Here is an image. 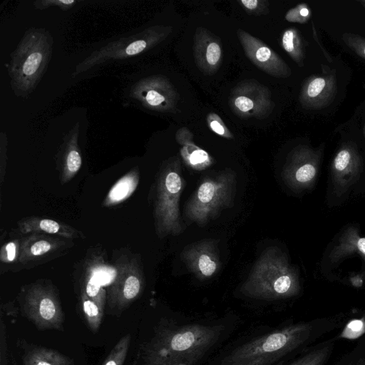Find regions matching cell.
<instances>
[{
	"mask_svg": "<svg viewBox=\"0 0 365 365\" xmlns=\"http://www.w3.org/2000/svg\"><path fill=\"white\" fill-rule=\"evenodd\" d=\"M343 317H329L287 326L232 350L220 365H271L304 348L343 324Z\"/></svg>",
	"mask_w": 365,
	"mask_h": 365,
	"instance_id": "obj_1",
	"label": "cell"
},
{
	"mask_svg": "<svg viewBox=\"0 0 365 365\" xmlns=\"http://www.w3.org/2000/svg\"><path fill=\"white\" fill-rule=\"evenodd\" d=\"M222 330L220 326L198 324L162 329L145 348L143 365H196Z\"/></svg>",
	"mask_w": 365,
	"mask_h": 365,
	"instance_id": "obj_2",
	"label": "cell"
},
{
	"mask_svg": "<svg viewBox=\"0 0 365 365\" xmlns=\"http://www.w3.org/2000/svg\"><path fill=\"white\" fill-rule=\"evenodd\" d=\"M300 291L298 270L278 247L264 251L241 287L245 295L264 299L291 298Z\"/></svg>",
	"mask_w": 365,
	"mask_h": 365,
	"instance_id": "obj_3",
	"label": "cell"
},
{
	"mask_svg": "<svg viewBox=\"0 0 365 365\" xmlns=\"http://www.w3.org/2000/svg\"><path fill=\"white\" fill-rule=\"evenodd\" d=\"M53 38L44 29L28 30L8 64L11 86L16 96L27 97L41 81L51 58Z\"/></svg>",
	"mask_w": 365,
	"mask_h": 365,
	"instance_id": "obj_4",
	"label": "cell"
},
{
	"mask_svg": "<svg viewBox=\"0 0 365 365\" xmlns=\"http://www.w3.org/2000/svg\"><path fill=\"white\" fill-rule=\"evenodd\" d=\"M236 175L224 170L205 178L184 207V216L190 222L204 226L233 203Z\"/></svg>",
	"mask_w": 365,
	"mask_h": 365,
	"instance_id": "obj_5",
	"label": "cell"
},
{
	"mask_svg": "<svg viewBox=\"0 0 365 365\" xmlns=\"http://www.w3.org/2000/svg\"><path fill=\"white\" fill-rule=\"evenodd\" d=\"M184 187L180 161L175 156L168 160L158 182L155 217L156 230L160 237L178 235L185 230L179 208Z\"/></svg>",
	"mask_w": 365,
	"mask_h": 365,
	"instance_id": "obj_6",
	"label": "cell"
},
{
	"mask_svg": "<svg viewBox=\"0 0 365 365\" xmlns=\"http://www.w3.org/2000/svg\"><path fill=\"white\" fill-rule=\"evenodd\" d=\"M171 26H155L140 33L111 42L93 52L76 67L73 76L111 59H122L138 55L163 41L172 31Z\"/></svg>",
	"mask_w": 365,
	"mask_h": 365,
	"instance_id": "obj_7",
	"label": "cell"
},
{
	"mask_svg": "<svg viewBox=\"0 0 365 365\" xmlns=\"http://www.w3.org/2000/svg\"><path fill=\"white\" fill-rule=\"evenodd\" d=\"M229 105L232 111L241 118H267L274 103L268 88L255 79L237 83L230 91Z\"/></svg>",
	"mask_w": 365,
	"mask_h": 365,
	"instance_id": "obj_8",
	"label": "cell"
},
{
	"mask_svg": "<svg viewBox=\"0 0 365 365\" xmlns=\"http://www.w3.org/2000/svg\"><path fill=\"white\" fill-rule=\"evenodd\" d=\"M322 153V148L295 147L289 153L282 174L287 186L297 191L312 187L318 178Z\"/></svg>",
	"mask_w": 365,
	"mask_h": 365,
	"instance_id": "obj_9",
	"label": "cell"
},
{
	"mask_svg": "<svg viewBox=\"0 0 365 365\" xmlns=\"http://www.w3.org/2000/svg\"><path fill=\"white\" fill-rule=\"evenodd\" d=\"M23 309L26 317L38 329H61L63 313L56 294L50 287H31L24 298Z\"/></svg>",
	"mask_w": 365,
	"mask_h": 365,
	"instance_id": "obj_10",
	"label": "cell"
},
{
	"mask_svg": "<svg viewBox=\"0 0 365 365\" xmlns=\"http://www.w3.org/2000/svg\"><path fill=\"white\" fill-rule=\"evenodd\" d=\"M361 156L354 143H343L335 153L329 168L332 191L336 197L348 194L362 173Z\"/></svg>",
	"mask_w": 365,
	"mask_h": 365,
	"instance_id": "obj_11",
	"label": "cell"
},
{
	"mask_svg": "<svg viewBox=\"0 0 365 365\" xmlns=\"http://www.w3.org/2000/svg\"><path fill=\"white\" fill-rule=\"evenodd\" d=\"M131 94L145 108L161 113L173 112L179 100L175 86L163 76L141 79L134 86Z\"/></svg>",
	"mask_w": 365,
	"mask_h": 365,
	"instance_id": "obj_12",
	"label": "cell"
},
{
	"mask_svg": "<svg viewBox=\"0 0 365 365\" xmlns=\"http://www.w3.org/2000/svg\"><path fill=\"white\" fill-rule=\"evenodd\" d=\"M143 287V277L135 263L121 264L108 290L109 308L118 312L127 308L138 297Z\"/></svg>",
	"mask_w": 365,
	"mask_h": 365,
	"instance_id": "obj_13",
	"label": "cell"
},
{
	"mask_svg": "<svg viewBox=\"0 0 365 365\" xmlns=\"http://www.w3.org/2000/svg\"><path fill=\"white\" fill-rule=\"evenodd\" d=\"M237 35L245 55L258 68L277 78L291 75V69L285 61L260 39L241 29L237 30Z\"/></svg>",
	"mask_w": 365,
	"mask_h": 365,
	"instance_id": "obj_14",
	"label": "cell"
},
{
	"mask_svg": "<svg viewBox=\"0 0 365 365\" xmlns=\"http://www.w3.org/2000/svg\"><path fill=\"white\" fill-rule=\"evenodd\" d=\"M336 92L335 71L323 69L322 73L312 75L304 81L299 100L306 109H322L331 103Z\"/></svg>",
	"mask_w": 365,
	"mask_h": 365,
	"instance_id": "obj_15",
	"label": "cell"
},
{
	"mask_svg": "<svg viewBox=\"0 0 365 365\" xmlns=\"http://www.w3.org/2000/svg\"><path fill=\"white\" fill-rule=\"evenodd\" d=\"M181 257L187 269L200 279L215 275L220 268L216 242L203 240L185 247Z\"/></svg>",
	"mask_w": 365,
	"mask_h": 365,
	"instance_id": "obj_16",
	"label": "cell"
},
{
	"mask_svg": "<svg viewBox=\"0 0 365 365\" xmlns=\"http://www.w3.org/2000/svg\"><path fill=\"white\" fill-rule=\"evenodd\" d=\"M193 54L196 66L205 75H213L222 63L221 40L204 27L195 29Z\"/></svg>",
	"mask_w": 365,
	"mask_h": 365,
	"instance_id": "obj_17",
	"label": "cell"
},
{
	"mask_svg": "<svg viewBox=\"0 0 365 365\" xmlns=\"http://www.w3.org/2000/svg\"><path fill=\"white\" fill-rule=\"evenodd\" d=\"M358 255L365 263V236L358 226H346L338 235L327 255L331 265L340 263L347 257Z\"/></svg>",
	"mask_w": 365,
	"mask_h": 365,
	"instance_id": "obj_18",
	"label": "cell"
},
{
	"mask_svg": "<svg viewBox=\"0 0 365 365\" xmlns=\"http://www.w3.org/2000/svg\"><path fill=\"white\" fill-rule=\"evenodd\" d=\"M175 139L180 145V155L189 168L202 170L213 163V159L209 153L195 143L193 135L188 128L182 127L178 129Z\"/></svg>",
	"mask_w": 365,
	"mask_h": 365,
	"instance_id": "obj_19",
	"label": "cell"
},
{
	"mask_svg": "<svg viewBox=\"0 0 365 365\" xmlns=\"http://www.w3.org/2000/svg\"><path fill=\"white\" fill-rule=\"evenodd\" d=\"M79 125L77 123L65 137L63 155V180H68L80 170L82 159L78 145Z\"/></svg>",
	"mask_w": 365,
	"mask_h": 365,
	"instance_id": "obj_20",
	"label": "cell"
},
{
	"mask_svg": "<svg viewBox=\"0 0 365 365\" xmlns=\"http://www.w3.org/2000/svg\"><path fill=\"white\" fill-rule=\"evenodd\" d=\"M19 228L23 233L43 232L48 234L58 235L65 237L72 238L78 235L76 231L71 227L47 218H28L20 222Z\"/></svg>",
	"mask_w": 365,
	"mask_h": 365,
	"instance_id": "obj_21",
	"label": "cell"
},
{
	"mask_svg": "<svg viewBox=\"0 0 365 365\" xmlns=\"http://www.w3.org/2000/svg\"><path fill=\"white\" fill-rule=\"evenodd\" d=\"M337 336L317 343L288 365H326L334 349Z\"/></svg>",
	"mask_w": 365,
	"mask_h": 365,
	"instance_id": "obj_22",
	"label": "cell"
},
{
	"mask_svg": "<svg viewBox=\"0 0 365 365\" xmlns=\"http://www.w3.org/2000/svg\"><path fill=\"white\" fill-rule=\"evenodd\" d=\"M23 361L24 365H73L71 359L60 352L41 346L29 349Z\"/></svg>",
	"mask_w": 365,
	"mask_h": 365,
	"instance_id": "obj_23",
	"label": "cell"
},
{
	"mask_svg": "<svg viewBox=\"0 0 365 365\" xmlns=\"http://www.w3.org/2000/svg\"><path fill=\"white\" fill-rule=\"evenodd\" d=\"M281 45L299 66H304L305 41L296 28L291 27L283 32L281 37Z\"/></svg>",
	"mask_w": 365,
	"mask_h": 365,
	"instance_id": "obj_24",
	"label": "cell"
},
{
	"mask_svg": "<svg viewBox=\"0 0 365 365\" xmlns=\"http://www.w3.org/2000/svg\"><path fill=\"white\" fill-rule=\"evenodd\" d=\"M138 182V173L133 170L120 178L110 190L105 201V205L118 204L128 197L135 190Z\"/></svg>",
	"mask_w": 365,
	"mask_h": 365,
	"instance_id": "obj_25",
	"label": "cell"
},
{
	"mask_svg": "<svg viewBox=\"0 0 365 365\" xmlns=\"http://www.w3.org/2000/svg\"><path fill=\"white\" fill-rule=\"evenodd\" d=\"M82 309L88 327L93 332L98 331L103 317V310L88 297L83 290L81 292Z\"/></svg>",
	"mask_w": 365,
	"mask_h": 365,
	"instance_id": "obj_26",
	"label": "cell"
},
{
	"mask_svg": "<svg viewBox=\"0 0 365 365\" xmlns=\"http://www.w3.org/2000/svg\"><path fill=\"white\" fill-rule=\"evenodd\" d=\"M83 291L88 298L96 302L104 311L106 292L102 287L101 280L94 270H92L88 275Z\"/></svg>",
	"mask_w": 365,
	"mask_h": 365,
	"instance_id": "obj_27",
	"label": "cell"
},
{
	"mask_svg": "<svg viewBox=\"0 0 365 365\" xmlns=\"http://www.w3.org/2000/svg\"><path fill=\"white\" fill-rule=\"evenodd\" d=\"M333 365H365V336L349 351L344 354Z\"/></svg>",
	"mask_w": 365,
	"mask_h": 365,
	"instance_id": "obj_28",
	"label": "cell"
},
{
	"mask_svg": "<svg viewBox=\"0 0 365 365\" xmlns=\"http://www.w3.org/2000/svg\"><path fill=\"white\" fill-rule=\"evenodd\" d=\"M131 336H123L115 345L102 365H123L129 349Z\"/></svg>",
	"mask_w": 365,
	"mask_h": 365,
	"instance_id": "obj_29",
	"label": "cell"
},
{
	"mask_svg": "<svg viewBox=\"0 0 365 365\" xmlns=\"http://www.w3.org/2000/svg\"><path fill=\"white\" fill-rule=\"evenodd\" d=\"M56 245V242L50 238H38L31 243L29 246L25 245L22 255L29 257L43 256L52 251Z\"/></svg>",
	"mask_w": 365,
	"mask_h": 365,
	"instance_id": "obj_30",
	"label": "cell"
},
{
	"mask_svg": "<svg viewBox=\"0 0 365 365\" xmlns=\"http://www.w3.org/2000/svg\"><path fill=\"white\" fill-rule=\"evenodd\" d=\"M365 333V316L361 319L349 320L344 327L342 331L337 336V338H345L349 339H357Z\"/></svg>",
	"mask_w": 365,
	"mask_h": 365,
	"instance_id": "obj_31",
	"label": "cell"
},
{
	"mask_svg": "<svg viewBox=\"0 0 365 365\" xmlns=\"http://www.w3.org/2000/svg\"><path fill=\"white\" fill-rule=\"evenodd\" d=\"M311 15L309 6L307 4H300L287 12L285 19L289 22L305 24L309 20Z\"/></svg>",
	"mask_w": 365,
	"mask_h": 365,
	"instance_id": "obj_32",
	"label": "cell"
},
{
	"mask_svg": "<svg viewBox=\"0 0 365 365\" xmlns=\"http://www.w3.org/2000/svg\"><path fill=\"white\" fill-rule=\"evenodd\" d=\"M342 39L351 50L365 59V38L356 34L344 33Z\"/></svg>",
	"mask_w": 365,
	"mask_h": 365,
	"instance_id": "obj_33",
	"label": "cell"
},
{
	"mask_svg": "<svg viewBox=\"0 0 365 365\" xmlns=\"http://www.w3.org/2000/svg\"><path fill=\"white\" fill-rule=\"evenodd\" d=\"M207 123L210 128L220 136L227 139H233V134L217 113H210L207 115Z\"/></svg>",
	"mask_w": 365,
	"mask_h": 365,
	"instance_id": "obj_34",
	"label": "cell"
},
{
	"mask_svg": "<svg viewBox=\"0 0 365 365\" xmlns=\"http://www.w3.org/2000/svg\"><path fill=\"white\" fill-rule=\"evenodd\" d=\"M239 2L248 14L259 16L269 12V3L266 0H240Z\"/></svg>",
	"mask_w": 365,
	"mask_h": 365,
	"instance_id": "obj_35",
	"label": "cell"
},
{
	"mask_svg": "<svg viewBox=\"0 0 365 365\" xmlns=\"http://www.w3.org/2000/svg\"><path fill=\"white\" fill-rule=\"evenodd\" d=\"M76 3V1L73 0H44L37 1L34 3V5L37 9H43L53 4L54 6L59 7L63 11H67L71 9Z\"/></svg>",
	"mask_w": 365,
	"mask_h": 365,
	"instance_id": "obj_36",
	"label": "cell"
},
{
	"mask_svg": "<svg viewBox=\"0 0 365 365\" xmlns=\"http://www.w3.org/2000/svg\"><path fill=\"white\" fill-rule=\"evenodd\" d=\"M5 251L6 252V259L9 262H12L15 259L16 256V245L14 242H9L5 246Z\"/></svg>",
	"mask_w": 365,
	"mask_h": 365,
	"instance_id": "obj_37",
	"label": "cell"
},
{
	"mask_svg": "<svg viewBox=\"0 0 365 365\" xmlns=\"http://www.w3.org/2000/svg\"><path fill=\"white\" fill-rule=\"evenodd\" d=\"M365 279V273L353 274L349 277L350 284L355 287H361Z\"/></svg>",
	"mask_w": 365,
	"mask_h": 365,
	"instance_id": "obj_38",
	"label": "cell"
},
{
	"mask_svg": "<svg viewBox=\"0 0 365 365\" xmlns=\"http://www.w3.org/2000/svg\"><path fill=\"white\" fill-rule=\"evenodd\" d=\"M359 2L362 5V6L365 9V0H360Z\"/></svg>",
	"mask_w": 365,
	"mask_h": 365,
	"instance_id": "obj_39",
	"label": "cell"
},
{
	"mask_svg": "<svg viewBox=\"0 0 365 365\" xmlns=\"http://www.w3.org/2000/svg\"><path fill=\"white\" fill-rule=\"evenodd\" d=\"M364 137H365V122H364Z\"/></svg>",
	"mask_w": 365,
	"mask_h": 365,
	"instance_id": "obj_40",
	"label": "cell"
}]
</instances>
